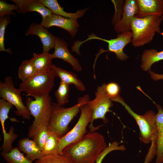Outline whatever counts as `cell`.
I'll use <instances>...</instances> for the list:
<instances>
[{"instance_id": "cb8c5ba5", "label": "cell", "mask_w": 163, "mask_h": 163, "mask_svg": "<svg viewBox=\"0 0 163 163\" xmlns=\"http://www.w3.org/2000/svg\"><path fill=\"white\" fill-rule=\"evenodd\" d=\"M1 155L7 163H32L21 152L18 147L13 148L9 152L2 151Z\"/></svg>"}, {"instance_id": "5bb4252c", "label": "cell", "mask_w": 163, "mask_h": 163, "mask_svg": "<svg viewBox=\"0 0 163 163\" xmlns=\"http://www.w3.org/2000/svg\"><path fill=\"white\" fill-rule=\"evenodd\" d=\"M137 11L136 0H125L121 18L114 25V29L116 33L120 34L131 31V23Z\"/></svg>"}, {"instance_id": "2e32d148", "label": "cell", "mask_w": 163, "mask_h": 163, "mask_svg": "<svg viewBox=\"0 0 163 163\" xmlns=\"http://www.w3.org/2000/svg\"><path fill=\"white\" fill-rule=\"evenodd\" d=\"M137 11L135 16L142 18L152 15H163V0H136Z\"/></svg>"}, {"instance_id": "836d02e7", "label": "cell", "mask_w": 163, "mask_h": 163, "mask_svg": "<svg viewBox=\"0 0 163 163\" xmlns=\"http://www.w3.org/2000/svg\"><path fill=\"white\" fill-rule=\"evenodd\" d=\"M105 89L108 96L112 101L120 96L119 93L120 88L117 83L111 82L106 84Z\"/></svg>"}, {"instance_id": "d6986e66", "label": "cell", "mask_w": 163, "mask_h": 163, "mask_svg": "<svg viewBox=\"0 0 163 163\" xmlns=\"http://www.w3.org/2000/svg\"><path fill=\"white\" fill-rule=\"evenodd\" d=\"M46 8L50 10L53 14L74 19H77L83 16L89 9L88 7L78 10L75 13L65 11L56 0H39Z\"/></svg>"}, {"instance_id": "f1b7e54d", "label": "cell", "mask_w": 163, "mask_h": 163, "mask_svg": "<svg viewBox=\"0 0 163 163\" xmlns=\"http://www.w3.org/2000/svg\"><path fill=\"white\" fill-rule=\"evenodd\" d=\"M11 22L9 15L0 17V51H4L11 54L10 49H6L4 46V38L5 29L8 25Z\"/></svg>"}, {"instance_id": "484cf974", "label": "cell", "mask_w": 163, "mask_h": 163, "mask_svg": "<svg viewBox=\"0 0 163 163\" xmlns=\"http://www.w3.org/2000/svg\"><path fill=\"white\" fill-rule=\"evenodd\" d=\"M37 74L35 69L30 59L23 60L18 70V76L22 82L25 81Z\"/></svg>"}, {"instance_id": "5b68a950", "label": "cell", "mask_w": 163, "mask_h": 163, "mask_svg": "<svg viewBox=\"0 0 163 163\" xmlns=\"http://www.w3.org/2000/svg\"><path fill=\"white\" fill-rule=\"evenodd\" d=\"M80 111V105L78 103L66 108L52 102L48 126L50 131L55 133L59 138L63 137L69 131V124Z\"/></svg>"}, {"instance_id": "7402d4cb", "label": "cell", "mask_w": 163, "mask_h": 163, "mask_svg": "<svg viewBox=\"0 0 163 163\" xmlns=\"http://www.w3.org/2000/svg\"><path fill=\"white\" fill-rule=\"evenodd\" d=\"M53 58L49 52H43L40 54L34 53L30 59L37 74L47 72L51 70Z\"/></svg>"}, {"instance_id": "8d00e7d4", "label": "cell", "mask_w": 163, "mask_h": 163, "mask_svg": "<svg viewBox=\"0 0 163 163\" xmlns=\"http://www.w3.org/2000/svg\"><path fill=\"white\" fill-rule=\"evenodd\" d=\"M162 17H163V15H162Z\"/></svg>"}, {"instance_id": "1f68e13d", "label": "cell", "mask_w": 163, "mask_h": 163, "mask_svg": "<svg viewBox=\"0 0 163 163\" xmlns=\"http://www.w3.org/2000/svg\"><path fill=\"white\" fill-rule=\"evenodd\" d=\"M19 10V8L16 4H10L4 0H0V17L10 15H16L13 11L16 10L17 12Z\"/></svg>"}, {"instance_id": "9a60e30c", "label": "cell", "mask_w": 163, "mask_h": 163, "mask_svg": "<svg viewBox=\"0 0 163 163\" xmlns=\"http://www.w3.org/2000/svg\"><path fill=\"white\" fill-rule=\"evenodd\" d=\"M25 35H35L38 37L43 45V52H49L54 47L56 37L40 24L31 23Z\"/></svg>"}, {"instance_id": "8fae6325", "label": "cell", "mask_w": 163, "mask_h": 163, "mask_svg": "<svg viewBox=\"0 0 163 163\" xmlns=\"http://www.w3.org/2000/svg\"><path fill=\"white\" fill-rule=\"evenodd\" d=\"M12 107V105L5 100L2 98L0 99V121L3 136V141L1 148L3 151L7 153L13 149L12 142L18 137V135L14 133L13 126L10 127L8 133L6 132L5 128V121L9 118L8 114Z\"/></svg>"}, {"instance_id": "4dcf8cb0", "label": "cell", "mask_w": 163, "mask_h": 163, "mask_svg": "<svg viewBox=\"0 0 163 163\" xmlns=\"http://www.w3.org/2000/svg\"><path fill=\"white\" fill-rule=\"evenodd\" d=\"M126 150L124 145H119V143L116 141L110 143L105 149L99 155L95 161V163H101L104 157L110 152L114 150L123 151Z\"/></svg>"}, {"instance_id": "ffe728a7", "label": "cell", "mask_w": 163, "mask_h": 163, "mask_svg": "<svg viewBox=\"0 0 163 163\" xmlns=\"http://www.w3.org/2000/svg\"><path fill=\"white\" fill-rule=\"evenodd\" d=\"M18 148L20 151L25 153L26 157L31 162L42 157V150L36 142L29 137L20 139Z\"/></svg>"}, {"instance_id": "3957f363", "label": "cell", "mask_w": 163, "mask_h": 163, "mask_svg": "<svg viewBox=\"0 0 163 163\" xmlns=\"http://www.w3.org/2000/svg\"><path fill=\"white\" fill-rule=\"evenodd\" d=\"M90 101L89 96L85 94L79 97L77 103L80 105L81 114L74 127L65 136L60 138L58 144V152L62 155L63 149L67 146L75 143L83 137L87 132V127L92 119V112L88 105Z\"/></svg>"}, {"instance_id": "e0dca14e", "label": "cell", "mask_w": 163, "mask_h": 163, "mask_svg": "<svg viewBox=\"0 0 163 163\" xmlns=\"http://www.w3.org/2000/svg\"><path fill=\"white\" fill-rule=\"evenodd\" d=\"M19 8L17 11L20 14L35 11L38 12L42 18L52 14L51 11L45 7L39 0H11Z\"/></svg>"}, {"instance_id": "277c9868", "label": "cell", "mask_w": 163, "mask_h": 163, "mask_svg": "<svg viewBox=\"0 0 163 163\" xmlns=\"http://www.w3.org/2000/svg\"><path fill=\"white\" fill-rule=\"evenodd\" d=\"M52 98L50 94L33 99L27 97L26 106L31 116L34 118L32 123L29 128L28 136L32 138L42 127L48 126L50 118Z\"/></svg>"}, {"instance_id": "30bf717a", "label": "cell", "mask_w": 163, "mask_h": 163, "mask_svg": "<svg viewBox=\"0 0 163 163\" xmlns=\"http://www.w3.org/2000/svg\"><path fill=\"white\" fill-rule=\"evenodd\" d=\"M88 36V38L84 41H77V44L78 47H80L84 43L88 40H98L107 43L108 50L106 51L114 53L118 59L124 61L128 58L129 56L124 52L123 49L126 45L131 42L132 34L131 31L119 34L116 38L110 40H107L98 37L93 33L89 35Z\"/></svg>"}, {"instance_id": "4fadbf2b", "label": "cell", "mask_w": 163, "mask_h": 163, "mask_svg": "<svg viewBox=\"0 0 163 163\" xmlns=\"http://www.w3.org/2000/svg\"><path fill=\"white\" fill-rule=\"evenodd\" d=\"M54 48V52L51 54L53 59L59 58L63 60L70 64L76 72L82 70V67L79 61L70 53L68 44L64 40L56 37Z\"/></svg>"}, {"instance_id": "9c48e42d", "label": "cell", "mask_w": 163, "mask_h": 163, "mask_svg": "<svg viewBox=\"0 0 163 163\" xmlns=\"http://www.w3.org/2000/svg\"><path fill=\"white\" fill-rule=\"evenodd\" d=\"M105 85V84L103 83L101 86H98L95 93L94 98L88 102V106L92 112V119L89 126L91 132H93L96 129L93 125L94 120L100 119L104 123H107L108 120L106 115L107 112L111 111L110 108L113 106L106 92Z\"/></svg>"}, {"instance_id": "e575fe53", "label": "cell", "mask_w": 163, "mask_h": 163, "mask_svg": "<svg viewBox=\"0 0 163 163\" xmlns=\"http://www.w3.org/2000/svg\"><path fill=\"white\" fill-rule=\"evenodd\" d=\"M156 137L151 141V145L145 159L144 163H150L156 154Z\"/></svg>"}, {"instance_id": "83f0119b", "label": "cell", "mask_w": 163, "mask_h": 163, "mask_svg": "<svg viewBox=\"0 0 163 163\" xmlns=\"http://www.w3.org/2000/svg\"><path fill=\"white\" fill-rule=\"evenodd\" d=\"M35 163H74L69 158L64 155L52 154L43 156Z\"/></svg>"}, {"instance_id": "44dd1931", "label": "cell", "mask_w": 163, "mask_h": 163, "mask_svg": "<svg viewBox=\"0 0 163 163\" xmlns=\"http://www.w3.org/2000/svg\"><path fill=\"white\" fill-rule=\"evenodd\" d=\"M51 70L56 76L58 77L60 81L69 85L73 84L79 91H84L86 90L85 86L82 82L78 78L74 73L69 71L52 64Z\"/></svg>"}, {"instance_id": "ac0fdd59", "label": "cell", "mask_w": 163, "mask_h": 163, "mask_svg": "<svg viewBox=\"0 0 163 163\" xmlns=\"http://www.w3.org/2000/svg\"><path fill=\"white\" fill-rule=\"evenodd\" d=\"M158 112L155 116L156 129V154L155 163L163 162V109L156 104Z\"/></svg>"}, {"instance_id": "d4e9b609", "label": "cell", "mask_w": 163, "mask_h": 163, "mask_svg": "<svg viewBox=\"0 0 163 163\" xmlns=\"http://www.w3.org/2000/svg\"><path fill=\"white\" fill-rule=\"evenodd\" d=\"M59 139L55 133L50 131L48 138L42 150L43 156L52 154H59L58 144Z\"/></svg>"}, {"instance_id": "7c38bea8", "label": "cell", "mask_w": 163, "mask_h": 163, "mask_svg": "<svg viewBox=\"0 0 163 163\" xmlns=\"http://www.w3.org/2000/svg\"><path fill=\"white\" fill-rule=\"evenodd\" d=\"M40 24L46 28L56 26L63 29L72 37L76 35L79 27L77 19L68 18L53 14L42 18Z\"/></svg>"}, {"instance_id": "d590c367", "label": "cell", "mask_w": 163, "mask_h": 163, "mask_svg": "<svg viewBox=\"0 0 163 163\" xmlns=\"http://www.w3.org/2000/svg\"><path fill=\"white\" fill-rule=\"evenodd\" d=\"M149 71L151 78L154 80L156 81L163 79V74L155 73L151 71L150 70Z\"/></svg>"}, {"instance_id": "d6a6232c", "label": "cell", "mask_w": 163, "mask_h": 163, "mask_svg": "<svg viewBox=\"0 0 163 163\" xmlns=\"http://www.w3.org/2000/svg\"><path fill=\"white\" fill-rule=\"evenodd\" d=\"M115 8V12L112 18V23L114 25L121 18L123 11L125 2L124 0H112Z\"/></svg>"}, {"instance_id": "f546056e", "label": "cell", "mask_w": 163, "mask_h": 163, "mask_svg": "<svg viewBox=\"0 0 163 163\" xmlns=\"http://www.w3.org/2000/svg\"><path fill=\"white\" fill-rule=\"evenodd\" d=\"M50 131L47 126L41 128L32 138L42 150L49 136Z\"/></svg>"}, {"instance_id": "ba28073f", "label": "cell", "mask_w": 163, "mask_h": 163, "mask_svg": "<svg viewBox=\"0 0 163 163\" xmlns=\"http://www.w3.org/2000/svg\"><path fill=\"white\" fill-rule=\"evenodd\" d=\"M21 92L19 88H15L11 76H7L4 82H0V97L15 107L16 110L14 112L17 116H21L24 119L29 120L31 115L27 107L23 102L21 95Z\"/></svg>"}, {"instance_id": "7a4b0ae2", "label": "cell", "mask_w": 163, "mask_h": 163, "mask_svg": "<svg viewBox=\"0 0 163 163\" xmlns=\"http://www.w3.org/2000/svg\"><path fill=\"white\" fill-rule=\"evenodd\" d=\"M162 21L161 15H150L142 18L135 16L131 23L132 46L135 47L143 46L150 43L156 33L161 34L160 26Z\"/></svg>"}, {"instance_id": "52a82bcc", "label": "cell", "mask_w": 163, "mask_h": 163, "mask_svg": "<svg viewBox=\"0 0 163 163\" xmlns=\"http://www.w3.org/2000/svg\"><path fill=\"white\" fill-rule=\"evenodd\" d=\"M114 101L120 104L134 119L139 128L140 139L141 142L148 144L156 137V114L154 112L149 111L142 115H139L134 112L120 96Z\"/></svg>"}, {"instance_id": "8992f818", "label": "cell", "mask_w": 163, "mask_h": 163, "mask_svg": "<svg viewBox=\"0 0 163 163\" xmlns=\"http://www.w3.org/2000/svg\"><path fill=\"white\" fill-rule=\"evenodd\" d=\"M56 76L52 70L37 74L20 84L19 88L35 98L49 94L55 85Z\"/></svg>"}, {"instance_id": "4316f807", "label": "cell", "mask_w": 163, "mask_h": 163, "mask_svg": "<svg viewBox=\"0 0 163 163\" xmlns=\"http://www.w3.org/2000/svg\"><path fill=\"white\" fill-rule=\"evenodd\" d=\"M69 85L60 81L57 89L54 93L57 104L63 106L69 102Z\"/></svg>"}, {"instance_id": "6da1fadb", "label": "cell", "mask_w": 163, "mask_h": 163, "mask_svg": "<svg viewBox=\"0 0 163 163\" xmlns=\"http://www.w3.org/2000/svg\"><path fill=\"white\" fill-rule=\"evenodd\" d=\"M107 146L103 135L90 132L79 141L67 146L62 152L74 163H95L98 156Z\"/></svg>"}, {"instance_id": "603a6c76", "label": "cell", "mask_w": 163, "mask_h": 163, "mask_svg": "<svg viewBox=\"0 0 163 163\" xmlns=\"http://www.w3.org/2000/svg\"><path fill=\"white\" fill-rule=\"evenodd\" d=\"M161 34L163 36V33ZM162 60L163 50L158 51L155 49H146L141 56V67L145 71H149L154 63Z\"/></svg>"}]
</instances>
